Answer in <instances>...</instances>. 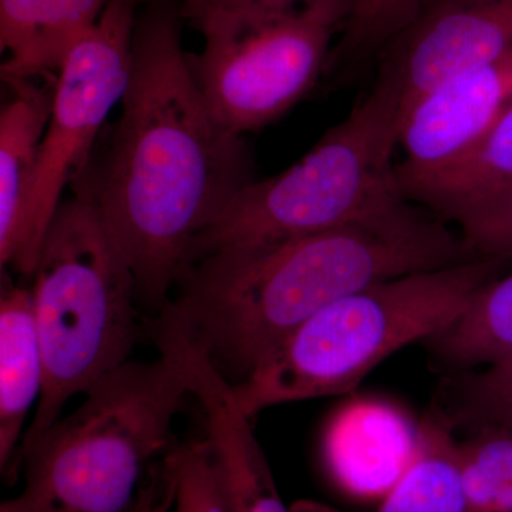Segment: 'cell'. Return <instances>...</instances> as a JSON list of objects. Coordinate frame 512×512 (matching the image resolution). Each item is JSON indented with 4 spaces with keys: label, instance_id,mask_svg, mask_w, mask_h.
I'll return each mask as SVG.
<instances>
[{
    "label": "cell",
    "instance_id": "cell-1",
    "mask_svg": "<svg viewBox=\"0 0 512 512\" xmlns=\"http://www.w3.org/2000/svg\"><path fill=\"white\" fill-rule=\"evenodd\" d=\"M147 3L137 13L133 66L109 146L72 187L100 211L136 278L138 306L154 318L192 241L252 178L244 136L225 126L192 79L180 9Z\"/></svg>",
    "mask_w": 512,
    "mask_h": 512
},
{
    "label": "cell",
    "instance_id": "cell-2",
    "mask_svg": "<svg viewBox=\"0 0 512 512\" xmlns=\"http://www.w3.org/2000/svg\"><path fill=\"white\" fill-rule=\"evenodd\" d=\"M477 256L443 221L404 200L318 234L204 256L184 266L161 311L235 386L333 302Z\"/></svg>",
    "mask_w": 512,
    "mask_h": 512
},
{
    "label": "cell",
    "instance_id": "cell-3",
    "mask_svg": "<svg viewBox=\"0 0 512 512\" xmlns=\"http://www.w3.org/2000/svg\"><path fill=\"white\" fill-rule=\"evenodd\" d=\"M188 396L170 356L128 360L15 461L5 480L22 471L25 485L0 512H130L151 468L178 446L174 423Z\"/></svg>",
    "mask_w": 512,
    "mask_h": 512
},
{
    "label": "cell",
    "instance_id": "cell-4",
    "mask_svg": "<svg viewBox=\"0 0 512 512\" xmlns=\"http://www.w3.org/2000/svg\"><path fill=\"white\" fill-rule=\"evenodd\" d=\"M33 281L45 386L9 470L74 396L130 360L138 338L136 278L86 195L60 204Z\"/></svg>",
    "mask_w": 512,
    "mask_h": 512
},
{
    "label": "cell",
    "instance_id": "cell-5",
    "mask_svg": "<svg viewBox=\"0 0 512 512\" xmlns=\"http://www.w3.org/2000/svg\"><path fill=\"white\" fill-rule=\"evenodd\" d=\"M504 261L461 264L400 276L326 306L244 382L232 386L249 419L268 407L352 392L397 350L430 339L464 312Z\"/></svg>",
    "mask_w": 512,
    "mask_h": 512
},
{
    "label": "cell",
    "instance_id": "cell-6",
    "mask_svg": "<svg viewBox=\"0 0 512 512\" xmlns=\"http://www.w3.org/2000/svg\"><path fill=\"white\" fill-rule=\"evenodd\" d=\"M400 87L379 66L372 90L288 170L245 185L192 241L187 266L221 249L272 244L350 224L407 200L393 156Z\"/></svg>",
    "mask_w": 512,
    "mask_h": 512
},
{
    "label": "cell",
    "instance_id": "cell-7",
    "mask_svg": "<svg viewBox=\"0 0 512 512\" xmlns=\"http://www.w3.org/2000/svg\"><path fill=\"white\" fill-rule=\"evenodd\" d=\"M204 36L188 53L192 79L239 136L274 123L325 73L330 42L346 16L332 9L204 8L181 13Z\"/></svg>",
    "mask_w": 512,
    "mask_h": 512
},
{
    "label": "cell",
    "instance_id": "cell-8",
    "mask_svg": "<svg viewBox=\"0 0 512 512\" xmlns=\"http://www.w3.org/2000/svg\"><path fill=\"white\" fill-rule=\"evenodd\" d=\"M138 3L111 0L96 26L70 50L57 76L35 183L9 265L26 278L35 276L64 188L89 163L101 127L126 93Z\"/></svg>",
    "mask_w": 512,
    "mask_h": 512
},
{
    "label": "cell",
    "instance_id": "cell-9",
    "mask_svg": "<svg viewBox=\"0 0 512 512\" xmlns=\"http://www.w3.org/2000/svg\"><path fill=\"white\" fill-rule=\"evenodd\" d=\"M150 333L158 352L170 356L183 370L191 397L200 403L205 439L231 512H293L279 494L251 419L239 407L232 384L167 312L151 319Z\"/></svg>",
    "mask_w": 512,
    "mask_h": 512
},
{
    "label": "cell",
    "instance_id": "cell-10",
    "mask_svg": "<svg viewBox=\"0 0 512 512\" xmlns=\"http://www.w3.org/2000/svg\"><path fill=\"white\" fill-rule=\"evenodd\" d=\"M512 50V0L431 6L380 55L400 87V121L424 94Z\"/></svg>",
    "mask_w": 512,
    "mask_h": 512
},
{
    "label": "cell",
    "instance_id": "cell-11",
    "mask_svg": "<svg viewBox=\"0 0 512 512\" xmlns=\"http://www.w3.org/2000/svg\"><path fill=\"white\" fill-rule=\"evenodd\" d=\"M512 106V50L417 100L399 127V174L437 170L470 150Z\"/></svg>",
    "mask_w": 512,
    "mask_h": 512
},
{
    "label": "cell",
    "instance_id": "cell-12",
    "mask_svg": "<svg viewBox=\"0 0 512 512\" xmlns=\"http://www.w3.org/2000/svg\"><path fill=\"white\" fill-rule=\"evenodd\" d=\"M419 426L382 400L346 404L326 430L323 456L339 487L357 497H383L412 464Z\"/></svg>",
    "mask_w": 512,
    "mask_h": 512
},
{
    "label": "cell",
    "instance_id": "cell-13",
    "mask_svg": "<svg viewBox=\"0 0 512 512\" xmlns=\"http://www.w3.org/2000/svg\"><path fill=\"white\" fill-rule=\"evenodd\" d=\"M111 0H0L2 79L57 82L70 50Z\"/></svg>",
    "mask_w": 512,
    "mask_h": 512
},
{
    "label": "cell",
    "instance_id": "cell-14",
    "mask_svg": "<svg viewBox=\"0 0 512 512\" xmlns=\"http://www.w3.org/2000/svg\"><path fill=\"white\" fill-rule=\"evenodd\" d=\"M12 100L0 113V266L8 268L18 242L20 225L35 183L40 143L50 114L56 82L43 86L36 79L3 80Z\"/></svg>",
    "mask_w": 512,
    "mask_h": 512
},
{
    "label": "cell",
    "instance_id": "cell-15",
    "mask_svg": "<svg viewBox=\"0 0 512 512\" xmlns=\"http://www.w3.org/2000/svg\"><path fill=\"white\" fill-rule=\"evenodd\" d=\"M45 386V363L37 333L32 289L2 274L0 296V470L15 460L23 427Z\"/></svg>",
    "mask_w": 512,
    "mask_h": 512
},
{
    "label": "cell",
    "instance_id": "cell-16",
    "mask_svg": "<svg viewBox=\"0 0 512 512\" xmlns=\"http://www.w3.org/2000/svg\"><path fill=\"white\" fill-rule=\"evenodd\" d=\"M453 423L441 409L419 424L412 464L382 497L375 512H470ZM293 512H339L319 503H299Z\"/></svg>",
    "mask_w": 512,
    "mask_h": 512
},
{
    "label": "cell",
    "instance_id": "cell-17",
    "mask_svg": "<svg viewBox=\"0 0 512 512\" xmlns=\"http://www.w3.org/2000/svg\"><path fill=\"white\" fill-rule=\"evenodd\" d=\"M407 200L450 220L470 202L512 185V106L470 150L437 170L399 174Z\"/></svg>",
    "mask_w": 512,
    "mask_h": 512
},
{
    "label": "cell",
    "instance_id": "cell-18",
    "mask_svg": "<svg viewBox=\"0 0 512 512\" xmlns=\"http://www.w3.org/2000/svg\"><path fill=\"white\" fill-rule=\"evenodd\" d=\"M426 342L448 369L511 362L512 272L485 285L461 315Z\"/></svg>",
    "mask_w": 512,
    "mask_h": 512
},
{
    "label": "cell",
    "instance_id": "cell-19",
    "mask_svg": "<svg viewBox=\"0 0 512 512\" xmlns=\"http://www.w3.org/2000/svg\"><path fill=\"white\" fill-rule=\"evenodd\" d=\"M430 0H355L343 23L339 46L330 52L325 73L348 74L370 57L380 56L400 33L412 26Z\"/></svg>",
    "mask_w": 512,
    "mask_h": 512
},
{
    "label": "cell",
    "instance_id": "cell-20",
    "mask_svg": "<svg viewBox=\"0 0 512 512\" xmlns=\"http://www.w3.org/2000/svg\"><path fill=\"white\" fill-rule=\"evenodd\" d=\"M470 512H512V429L481 427L458 441Z\"/></svg>",
    "mask_w": 512,
    "mask_h": 512
},
{
    "label": "cell",
    "instance_id": "cell-21",
    "mask_svg": "<svg viewBox=\"0 0 512 512\" xmlns=\"http://www.w3.org/2000/svg\"><path fill=\"white\" fill-rule=\"evenodd\" d=\"M447 414L453 426L512 429V360L450 384Z\"/></svg>",
    "mask_w": 512,
    "mask_h": 512
},
{
    "label": "cell",
    "instance_id": "cell-22",
    "mask_svg": "<svg viewBox=\"0 0 512 512\" xmlns=\"http://www.w3.org/2000/svg\"><path fill=\"white\" fill-rule=\"evenodd\" d=\"M175 494L170 512H231L208 440H191L171 451Z\"/></svg>",
    "mask_w": 512,
    "mask_h": 512
},
{
    "label": "cell",
    "instance_id": "cell-23",
    "mask_svg": "<svg viewBox=\"0 0 512 512\" xmlns=\"http://www.w3.org/2000/svg\"><path fill=\"white\" fill-rule=\"evenodd\" d=\"M450 221L474 254L512 261V185L470 202Z\"/></svg>",
    "mask_w": 512,
    "mask_h": 512
},
{
    "label": "cell",
    "instance_id": "cell-24",
    "mask_svg": "<svg viewBox=\"0 0 512 512\" xmlns=\"http://www.w3.org/2000/svg\"><path fill=\"white\" fill-rule=\"evenodd\" d=\"M175 476L171 451L151 468L130 512H170L174 504Z\"/></svg>",
    "mask_w": 512,
    "mask_h": 512
},
{
    "label": "cell",
    "instance_id": "cell-25",
    "mask_svg": "<svg viewBox=\"0 0 512 512\" xmlns=\"http://www.w3.org/2000/svg\"><path fill=\"white\" fill-rule=\"evenodd\" d=\"M355 0H183L180 12L204 8H239L251 6L266 10L332 9L348 19ZM346 22V20H345Z\"/></svg>",
    "mask_w": 512,
    "mask_h": 512
},
{
    "label": "cell",
    "instance_id": "cell-26",
    "mask_svg": "<svg viewBox=\"0 0 512 512\" xmlns=\"http://www.w3.org/2000/svg\"><path fill=\"white\" fill-rule=\"evenodd\" d=\"M478 2H484V0H430V5L427 6V9L431 8V6L441 5V3H457V5H471V3ZM426 10H424V12H426Z\"/></svg>",
    "mask_w": 512,
    "mask_h": 512
}]
</instances>
